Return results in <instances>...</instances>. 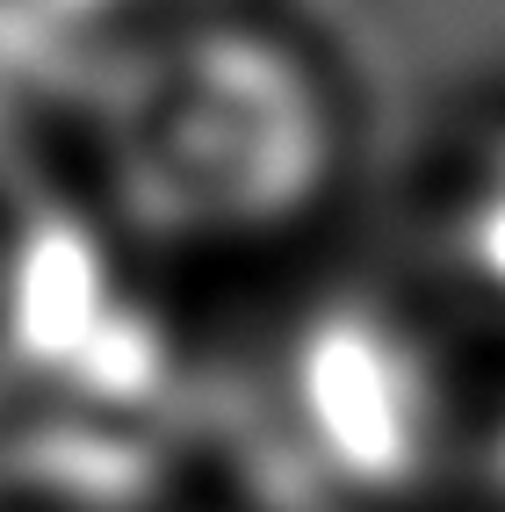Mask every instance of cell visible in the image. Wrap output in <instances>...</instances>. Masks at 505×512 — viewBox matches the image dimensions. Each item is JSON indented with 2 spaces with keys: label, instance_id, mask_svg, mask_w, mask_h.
Returning <instances> with one entry per match:
<instances>
[{
  "label": "cell",
  "instance_id": "obj_1",
  "mask_svg": "<svg viewBox=\"0 0 505 512\" xmlns=\"http://www.w3.org/2000/svg\"><path fill=\"white\" fill-rule=\"evenodd\" d=\"M65 109L94 217L152 253L275 246L340 174L325 73L239 8L87 29Z\"/></svg>",
  "mask_w": 505,
  "mask_h": 512
},
{
  "label": "cell",
  "instance_id": "obj_2",
  "mask_svg": "<svg viewBox=\"0 0 505 512\" xmlns=\"http://www.w3.org/2000/svg\"><path fill=\"white\" fill-rule=\"evenodd\" d=\"M73 289H87L73 231L37 224V202L0 181V404L80 339L94 303Z\"/></svg>",
  "mask_w": 505,
  "mask_h": 512
},
{
  "label": "cell",
  "instance_id": "obj_3",
  "mask_svg": "<svg viewBox=\"0 0 505 512\" xmlns=\"http://www.w3.org/2000/svg\"><path fill=\"white\" fill-rule=\"evenodd\" d=\"M37 15L65 29H123V22H166V15H202V8H239V0H29Z\"/></svg>",
  "mask_w": 505,
  "mask_h": 512
}]
</instances>
